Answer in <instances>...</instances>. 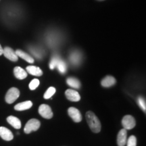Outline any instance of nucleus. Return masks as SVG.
Masks as SVG:
<instances>
[{"mask_svg":"<svg viewBox=\"0 0 146 146\" xmlns=\"http://www.w3.org/2000/svg\"><path fill=\"white\" fill-rule=\"evenodd\" d=\"M86 119L91 130L94 133H99L101 131V123L97 116L93 112L86 113Z\"/></svg>","mask_w":146,"mask_h":146,"instance_id":"1","label":"nucleus"},{"mask_svg":"<svg viewBox=\"0 0 146 146\" xmlns=\"http://www.w3.org/2000/svg\"><path fill=\"white\" fill-rule=\"evenodd\" d=\"M41 123L39 120L35 119V118H32V119L29 120L27 123L25 125L24 131L27 134H29L33 131H36L39 129Z\"/></svg>","mask_w":146,"mask_h":146,"instance_id":"2","label":"nucleus"},{"mask_svg":"<svg viewBox=\"0 0 146 146\" xmlns=\"http://www.w3.org/2000/svg\"><path fill=\"white\" fill-rule=\"evenodd\" d=\"M20 96V91L16 87H12L7 92L5 95V102L8 104L14 103Z\"/></svg>","mask_w":146,"mask_h":146,"instance_id":"3","label":"nucleus"},{"mask_svg":"<svg viewBox=\"0 0 146 146\" xmlns=\"http://www.w3.org/2000/svg\"><path fill=\"white\" fill-rule=\"evenodd\" d=\"M122 125H123L124 129L126 130H131L135 127L136 121L132 116L127 115V116H124L122 120Z\"/></svg>","mask_w":146,"mask_h":146,"instance_id":"4","label":"nucleus"},{"mask_svg":"<svg viewBox=\"0 0 146 146\" xmlns=\"http://www.w3.org/2000/svg\"><path fill=\"white\" fill-rule=\"evenodd\" d=\"M39 113L43 118L50 119L53 117V112L51 108L47 104H41L39 108Z\"/></svg>","mask_w":146,"mask_h":146,"instance_id":"5","label":"nucleus"},{"mask_svg":"<svg viewBox=\"0 0 146 146\" xmlns=\"http://www.w3.org/2000/svg\"><path fill=\"white\" fill-rule=\"evenodd\" d=\"M68 114L73 121L75 123H79L82 120V116L80 111L77 108L74 107H70L68 110Z\"/></svg>","mask_w":146,"mask_h":146,"instance_id":"6","label":"nucleus"},{"mask_svg":"<svg viewBox=\"0 0 146 146\" xmlns=\"http://www.w3.org/2000/svg\"><path fill=\"white\" fill-rule=\"evenodd\" d=\"M3 54L4 55L5 58H8V60H11V61L12 62L18 61V56L16 54L15 52H14L12 48H10V47H5V48H3Z\"/></svg>","mask_w":146,"mask_h":146,"instance_id":"7","label":"nucleus"},{"mask_svg":"<svg viewBox=\"0 0 146 146\" xmlns=\"http://www.w3.org/2000/svg\"><path fill=\"white\" fill-rule=\"evenodd\" d=\"M65 95L67 99L71 102H76L81 100V96L78 92L73 89H67L65 92Z\"/></svg>","mask_w":146,"mask_h":146,"instance_id":"8","label":"nucleus"},{"mask_svg":"<svg viewBox=\"0 0 146 146\" xmlns=\"http://www.w3.org/2000/svg\"><path fill=\"white\" fill-rule=\"evenodd\" d=\"M127 132L125 129H121L117 136V144L118 146H125L127 144Z\"/></svg>","mask_w":146,"mask_h":146,"instance_id":"9","label":"nucleus"},{"mask_svg":"<svg viewBox=\"0 0 146 146\" xmlns=\"http://www.w3.org/2000/svg\"><path fill=\"white\" fill-rule=\"evenodd\" d=\"M0 137L5 141H11L13 139L14 135L10 130L7 128L1 127H0Z\"/></svg>","mask_w":146,"mask_h":146,"instance_id":"10","label":"nucleus"},{"mask_svg":"<svg viewBox=\"0 0 146 146\" xmlns=\"http://www.w3.org/2000/svg\"><path fill=\"white\" fill-rule=\"evenodd\" d=\"M14 74L16 78H17L19 80L25 79L27 76V72L26 70H24L21 67L16 66L14 69Z\"/></svg>","mask_w":146,"mask_h":146,"instance_id":"11","label":"nucleus"},{"mask_svg":"<svg viewBox=\"0 0 146 146\" xmlns=\"http://www.w3.org/2000/svg\"><path fill=\"white\" fill-rule=\"evenodd\" d=\"M116 82V79L112 76H107L102 79L101 85L104 87H110L115 85Z\"/></svg>","mask_w":146,"mask_h":146,"instance_id":"12","label":"nucleus"},{"mask_svg":"<svg viewBox=\"0 0 146 146\" xmlns=\"http://www.w3.org/2000/svg\"><path fill=\"white\" fill-rule=\"evenodd\" d=\"M81 60V54H80L78 51H74L72 53H71L70 56V61L72 65L77 66L79 64Z\"/></svg>","mask_w":146,"mask_h":146,"instance_id":"13","label":"nucleus"},{"mask_svg":"<svg viewBox=\"0 0 146 146\" xmlns=\"http://www.w3.org/2000/svg\"><path fill=\"white\" fill-rule=\"evenodd\" d=\"M15 53L18 56V57L21 58L22 59L25 60V61L31 64H33L34 62V59L33 58V57H31L29 54H27L26 52H23V51H22L21 50H17L15 52Z\"/></svg>","mask_w":146,"mask_h":146,"instance_id":"14","label":"nucleus"},{"mask_svg":"<svg viewBox=\"0 0 146 146\" xmlns=\"http://www.w3.org/2000/svg\"><path fill=\"white\" fill-rule=\"evenodd\" d=\"M7 121L16 129H20L21 128V122L17 117H15L14 116H10L7 118Z\"/></svg>","mask_w":146,"mask_h":146,"instance_id":"15","label":"nucleus"},{"mask_svg":"<svg viewBox=\"0 0 146 146\" xmlns=\"http://www.w3.org/2000/svg\"><path fill=\"white\" fill-rule=\"evenodd\" d=\"M33 103L31 101H26L18 104L14 106V109L18 111H23L30 109L32 107Z\"/></svg>","mask_w":146,"mask_h":146,"instance_id":"16","label":"nucleus"},{"mask_svg":"<svg viewBox=\"0 0 146 146\" xmlns=\"http://www.w3.org/2000/svg\"><path fill=\"white\" fill-rule=\"evenodd\" d=\"M27 71L29 74L33 76H40L43 74L41 69L37 66H27Z\"/></svg>","mask_w":146,"mask_h":146,"instance_id":"17","label":"nucleus"},{"mask_svg":"<svg viewBox=\"0 0 146 146\" xmlns=\"http://www.w3.org/2000/svg\"><path fill=\"white\" fill-rule=\"evenodd\" d=\"M66 83L69 86L74 89H79L81 87V83L79 80L74 77H69L67 78Z\"/></svg>","mask_w":146,"mask_h":146,"instance_id":"18","label":"nucleus"},{"mask_svg":"<svg viewBox=\"0 0 146 146\" xmlns=\"http://www.w3.org/2000/svg\"><path fill=\"white\" fill-rule=\"evenodd\" d=\"M56 67L58 68L59 72L60 73H62V74H64V73H65L66 71V68H67L66 64L65 62L61 59L59 60V62H58Z\"/></svg>","mask_w":146,"mask_h":146,"instance_id":"19","label":"nucleus"},{"mask_svg":"<svg viewBox=\"0 0 146 146\" xmlns=\"http://www.w3.org/2000/svg\"><path fill=\"white\" fill-rule=\"evenodd\" d=\"M56 88H54V87H50V88H48V89L46 91V92L45 93L44 98L45 99H50V98H51L53 96H54V94L56 93Z\"/></svg>","mask_w":146,"mask_h":146,"instance_id":"20","label":"nucleus"},{"mask_svg":"<svg viewBox=\"0 0 146 146\" xmlns=\"http://www.w3.org/2000/svg\"><path fill=\"white\" fill-rule=\"evenodd\" d=\"M60 60V58L59 56H54V57L52 58V60H51V62L50 63V69L53 70V69H54L55 68H56V66H57L58 62H59Z\"/></svg>","mask_w":146,"mask_h":146,"instance_id":"21","label":"nucleus"},{"mask_svg":"<svg viewBox=\"0 0 146 146\" xmlns=\"http://www.w3.org/2000/svg\"><path fill=\"white\" fill-rule=\"evenodd\" d=\"M39 85V81L36 78H35V79L32 80L30 84H29V89L31 90H35L37 88L38 86Z\"/></svg>","mask_w":146,"mask_h":146,"instance_id":"22","label":"nucleus"},{"mask_svg":"<svg viewBox=\"0 0 146 146\" xmlns=\"http://www.w3.org/2000/svg\"><path fill=\"white\" fill-rule=\"evenodd\" d=\"M127 146H136L137 145V138L135 136L131 135L129 137L127 141Z\"/></svg>","mask_w":146,"mask_h":146,"instance_id":"23","label":"nucleus"},{"mask_svg":"<svg viewBox=\"0 0 146 146\" xmlns=\"http://www.w3.org/2000/svg\"><path fill=\"white\" fill-rule=\"evenodd\" d=\"M137 104L141 107V108L143 110L144 112H145L146 110V104H145V100L143 99L142 97H139L137 99Z\"/></svg>","mask_w":146,"mask_h":146,"instance_id":"24","label":"nucleus"},{"mask_svg":"<svg viewBox=\"0 0 146 146\" xmlns=\"http://www.w3.org/2000/svg\"><path fill=\"white\" fill-rule=\"evenodd\" d=\"M3 49L2 48V47H1V45H0V56H1V55L3 54Z\"/></svg>","mask_w":146,"mask_h":146,"instance_id":"25","label":"nucleus"},{"mask_svg":"<svg viewBox=\"0 0 146 146\" xmlns=\"http://www.w3.org/2000/svg\"><path fill=\"white\" fill-rule=\"evenodd\" d=\"M98 1H104V0H98Z\"/></svg>","mask_w":146,"mask_h":146,"instance_id":"26","label":"nucleus"}]
</instances>
